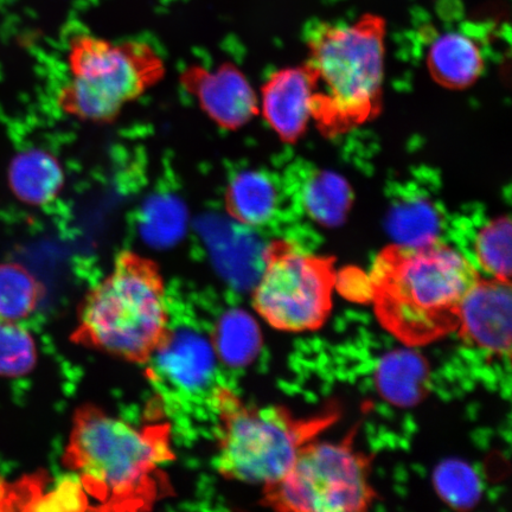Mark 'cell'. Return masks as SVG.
<instances>
[{
  "label": "cell",
  "mask_w": 512,
  "mask_h": 512,
  "mask_svg": "<svg viewBox=\"0 0 512 512\" xmlns=\"http://www.w3.org/2000/svg\"><path fill=\"white\" fill-rule=\"evenodd\" d=\"M8 490H6V484L0 480V503H5L8 498Z\"/></svg>",
  "instance_id": "obj_24"
},
{
  "label": "cell",
  "mask_w": 512,
  "mask_h": 512,
  "mask_svg": "<svg viewBox=\"0 0 512 512\" xmlns=\"http://www.w3.org/2000/svg\"><path fill=\"white\" fill-rule=\"evenodd\" d=\"M181 83L201 111L223 130H239L259 113L251 83L232 63L209 69L191 66L182 73Z\"/></svg>",
  "instance_id": "obj_9"
},
{
  "label": "cell",
  "mask_w": 512,
  "mask_h": 512,
  "mask_svg": "<svg viewBox=\"0 0 512 512\" xmlns=\"http://www.w3.org/2000/svg\"><path fill=\"white\" fill-rule=\"evenodd\" d=\"M479 279L475 264L444 242L392 246L374 262L370 299L384 328L414 347L457 331L460 306Z\"/></svg>",
  "instance_id": "obj_2"
},
{
  "label": "cell",
  "mask_w": 512,
  "mask_h": 512,
  "mask_svg": "<svg viewBox=\"0 0 512 512\" xmlns=\"http://www.w3.org/2000/svg\"><path fill=\"white\" fill-rule=\"evenodd\" d=\"M165 294L156 262L123 251L83 299L72 339L120 360L150 362L170 330Z\"/></svg>",
  "instance_id": "obj_4"
},
{
  "label": "cell",
  "mask_w": 512,
  "mask_h": 512,
  "mask_svg": "<svg viewBox=\"0 0 512 512\" xmlns=\"http://www.w3.org/2000/svg\"><path fill=\"white\" fill-rule=\"evenodd\" d=\"M463 341L490 356L510 357L511 285L480 278L463 300L458 329Z\"/></svg>",
  "instance_id": "obj_10"
},
{
  "label": "cell",
  "mask_w": 512,
  "mask_h": 512,
  "mask_svg": "<svg viewBox=\"0 0 512 512\" xmlns=\"http://www.w3.org/2000/svg\"><path fill=\"white\" fill-rule=\"evenodd\" d=\"M36 363L37 347L30 332L18 323L0 322V376L27 375Z\"/></svg>",
  "instance_id": "obj_23"
},
{
  "label": "cell",
  "mask_w": 512,
  "mask_h": 512,
  "mask_svg": "<svg viewBox=\"0 0 512 512\" xmlns=\"http://www.w3.org/2000/svg\"><path fill=\"white\" fill-rule=\"evenodd\" d=\"M427 67L440 85L462 89L471 86L482 74L484 53L475 37L463 31H446L431 41Z\"/></svg>",
  "instance_id": "obj_17"
},
{
  "label": "cell",
  "mask_w": 512,
  "mask_h": 512,
  "mask_svg": "<svg viewBox=\"0 0 512 512\" xmlns=\"http://www.w3.org/2000/svg\"><path fill=\"white\" fill-rule=\"evenodd\" d=\"M12 195L31 207H44L60 196L66 183L64 170L53 153L28 149L12 158L8 169Z\"/></svg>",
  "instance_id": "obj_16"
},
{
  "label": "cell",
  "mask_w": 512,
  "mask_h": 512,
  "mask_svg": "<svg viewBox=\"0 0 512 512\" xmlns=\"http://www.w3.org/2000/svg\"><path fill=\"white\" fill-rule=\"evenodd\" d=\"M261 111L267 124L286 143H294L313 117L315 86L306 67L274 73L261 89Z\"/></svg>",
  "instance_id": "obj_11"
},
{
  "label": "cell",
  "mask_w": 512,
  "mask_h": 512,
  "mask_svg": "<svg viewBox=\"0 0 512 512\" xmlns=\"http://www.w3.org/2000/svg\"><path fill=\"white\" fill-rule=\"evenodd\" d=\"M377 387L383 398L400 407L416 405L426 393L428 369L412 351H394L377 368Z\"/></svg>",
  "instance_id": "obj_18"
},
{
  "label": "cell",
  "mask_w": 512,
  "mask_h": 512,
  "mask_svg": "<svg viewBox=\"0 0 512 512\" xmlns=\"http://www.w3.org/2000/svg\"><path fill=\"white\" fill-rule=\"evenodd\" d=\"M445 228L444 210L425 190H400L390 204L387 229L395 246L415 249L433 245Z\"/></svg>",
  "instance_id": "obj_14"
},
{
  "label": "cell",
  "mask_w": 512,
  "mask_h": 512,
  "mask_svg": "<svg viewBox=\"0 0 512 512\" xmlns=\"http://www.w3.org/2000/svg\"><path fill=\"white\" fill-rule=\"evenodd\" d=\"M261 347V335L255 320L242 311L224 315L216 326L213 348L217 358L230 366L251 363Z\"/></svg>",
  "instance_id": "obj_20"
},
{
  "label": "cell",
  "mask_w": 512,
  "mask_h": 512,
  "mask_svg": "<svg viewBox=\"0 0 512 512\" xmlns=\"http://www.w3.org/2000/svg\"><path fill=\"white\" fill-rule=\"evenodd\" d=\"M352 190L335 172L318 169L299 171L294 179V206L323 227H338L347 219Z\"/></svg>",
  "instance_id": "obj_15"
},
{
  "label": "cell",
  "mask_w": 512,
  "mask_h": 512,
  "mask_svg": "<svg viewBox=\"0 0 512 512\" xmlns=\"http://www.w3.org/2000/svg\"><path fill=\"white\" fill-rule=\"evenodd\" d=\"M44 288L34 274L17 262L0 264V322L19 323L34 313Z\"/></svg>",
  "instance_id": "obj_19"
},
{
  "label": "cell",
  "mask_w": 512,
  "mask_h": 512,
  "mask_svg": "<svg viewBox=\"0 0 512 512\" xmlns=\"http://www.w3.org/2000/svg\"><path fill=\"white\" fill-rule=\"evenodd\" d=\"M230 219L246 228H261L278 219L285 207V190L275 176L247 169L230 178L224 194Z\"/></svg>",
  "instance_id": "obj_13"
},
{
  "label": "cell",
  "mask_w": 512,
  "mask_h": 512,
  "mask_svg": "<svg viewBox=\"0 0 512 512\" xmlns=\"http://www.w3.org/2000/svg\"><path fill=\"white\" fill-rule=\"evenodd\" d=\"M67 64L69 79L57 93V105L88 124L113 123L166 74L163 57L151 44L88 34L70 41Z\"/></svg>",
  "instance_id": "obj_6"
},
{
  "label": "cell",
  "mask_w": 512,
  "mask_h": 512,
  "mask_svg": "<svg viewBox=\"0 0 512 512\" xmlns=\"http://www.w3.org/2000/svg\"><path fill=\"white\" fill-rule=\"evenodd\" d=\"M370 459L343 443H311L277 483L265 486L264 502L279 511L356 512L376 497L369 482Z\"/></svg>",
  "instance_id": "obj_7"
},
{
  "label": "cell",
  "mask_w": 512,
  "mask_h": 512,
  "mask_svg": "<svg viewBox=\"0 0 512 512\" xmlns=\"http://www.w3.org/2000/svg\"><path fill=\"white\" fill-rule=\"evenodd\" d=\"M384 38L386 21L371 14L307 30L305 67L315 86L312 118L326 136L348 132L380 112Z\"/></svg>",
  "instance_id": "obj_3"
},
{
  "label": "cell",
  "mask_w": 512,
  "mask_h": 512,
  "mask_svg": "<svg viewBox=\"0 0 512 512\" xmlns=\"http://www.w3.org/2000/svg\"><path fill=\"white\" fill-rule=\"evenodd\" d=\"M472 252L476 265L492 278L510 283L511 223L508 217L480 223L473 234Z\"/></svg>",
  "instance_id": "obj_21"
},
{
  "label": "cell",
  "mask_w": 512,
  "mask_h": 512,
  "mask_svg": "<svg viewBox=\"0 0 512 512\" xmlns=\"http://www.w3.org/2000/svg\"><path fill=\"white\" fill-rule=\"evenodd\" d=\"M336 284L334 261L307 254L288 241L265 247L254 309L274 329L317 330L328 318Z\"/></svg>",
  "instance_id": "obj_8"
},
{
  "label": "cell",
  "mask_w": 512,
  "mask_h": 512,
  "mask_svg": "<svg viewBox=\"0 0 512 512\" xmlns=\"http://www.w3.org/2000/svg\"><path fill=\"white\" fill-rule=\"evenodd\" d=\"M216 416V467L241 483L268 486L283 478L300 451L334 424L337 414L298 419L280 407L248 405L226 386L209 395Z\"/></svg>",
  "instance_id": "obj_5"
},
{
  "label": "cell",
  "mask_w": 512,
  "mask_h": 512,
  "mask_svg": "<svg viewBox=\"0 0 512 512\" xmlns=\"http://www.w3.org/2000/svg\"><path fill=\"white\" fill-rule=\"evenodd\" d=\"M150 361L156 362L159 374L178 392H204L214 380L213 344L194 331L170 329Z\"/></svg>",
  "instance_id": "obj_12"
},
{
  "label": "cell",
  "mask_w": 512,
  "mask_h": 512,
  "mask_svg": "<svg viewBox=\"0 0 512 512\" xmlns=\"http://www.w3.org/2000/svg\"><path fill=\"white\" fill-rule=\"evenodd\" d=\"M170 428L139 427L99 407L76 409L63 463L101 509L149 510L168 489Z\"/></svg>",
  "instance_id": "obj_1"
},
{
  "label": "cell",
  "mask_w": 512,
  "mask_h": 512,
  "mask_svg": "<svg viewBox=\"0 0 512 512\" xmlns=\"http://www.w3.org/2000/svg\"><path fill=\"white\" fill-rule=\"evenodd\" d=\"M435 489L451 507L466 510L478 503L482 484L475 470L458 460L441 464L434 475Z\"/></svg>",
  "instance_id": "obj_22"
}]
</instances>
